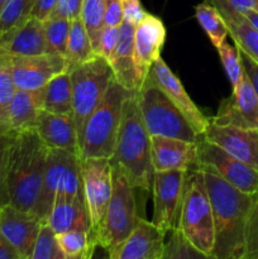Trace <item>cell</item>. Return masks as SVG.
Listing matches in <instances>:
<instances>
[{
  "mask_svg": "<svg viewBox=\"0 0 258 259\" xmlns=\"http://www.w3.org/2000/svg\"><path fill=\"white\" fill-rule=\"evenodd\" d=\"M0 211H2V207H0Z\"/></svg>",
  "mask_w": 258,
  "mask_h": 259,
  "instance_id": "50",
  "label": "cell"
},
{
  "mask_svg": "<svg viewBox=\"0 0 258 259\" xmlns=\"http://www.w3.org/2000/svg\"><path fill=\"white\" fill-rule=\"evenodd\" d=\"M40 110V90L25 91L17 89L8 106L7 123L14 131L35 129Z\"/></svg>",
  "mask_w": 258,
  "mask_h": 259,
  "instance_id": "26",
  "label": "cell"
},
{
  "mask_svg": "<svg viewBox=\"0 0 258 259\" xmlns=\"http://www.w3.org/2000/svg\"><path fill=\"white\" fill-rule=\"evenodd\" d=\"M40 109L72 115V85L68 71L56 75L40 89Z\"/></svg>",
  "mask_w": 258,
  "mask_h": 259,
  "instance_id": "27",
  "label": "cell"
},
{
  "mask_svg": "<svg viewBox=\"0 0 258 259\" xmlns=\"http://www.w3.org/2000/svg\"><path fill=\"white\" fill-rule=\"evenodd\" d=\"M166 234L152 222L137 218L131 234L108 252L110 259H162Z\"/></svg>",
  "mask_w": 258,
  "mask_h": 259,
  "instance_id": "16",
  "label": "cell"
},
{
  "mask_svg": "<svg viewBox=\"0 0 258 259\" xmlns=\"http://www.w3.org/2000/svg\"><path fill=\"white\" fill-rule=\"evenodd\" d=\"M30 259H65L57 242V233L50 223L42 222Z\"/></svg>",
  "mask_w": 258,
  "mask_h": 259,
  "instance_id": "33",
  "label": "cell"
},
{
  "mask_svg": "<svg viewBox=\"0 0 258 259\" xmlns=\"http://www.w3.org/2000/svg\"><path fill=\"white\" fill-rule=\"evenodd\" d=\"M245 19L249 22V24L254 28L258 32V12L255 10H243V12H239Z\"/></svg>",
  "mask_w": 258,
  "mask_h": 259,
  "instance_id": "48",
  "label": "cell"
},
{
  "mask_svg": "<svg viewBox=\"0 0 258 259\" xmlns=\"http://www.w3.org/2000/svg\"><path fill=\"white\" fill-rule=\"evenodd\" d=\"M197 168L215 172L238 190L248 194L258 192V171L211 142L200 138L197 142Z\"/></svg>",
  "mask_w": 258,
  "mask_h": 259,
  "instance_id": "12",
  "label": "cell"
},
{
  "mask_svg": "<svg viewBox=\"0 0 258 259\" xmlns=\"http://www.w3.org/2000/svg\"><path fill=\"white\" fill-rule=\"evenodd\" d=\"M83 0H60L48 18H66V19H77L81 17Z\"/></svg>",
  "mask_w": 258,
  "mask_h": 259,
  "instance_id": "41",
  "label": "cell"
},
{
  "mask_svg": "<svg viewBox=\"0 0 258 259\" xmlns=\"http://www.w3.org/2000/svg\"><path fill=\"white\" fill-rule=\"evenodd\" d=\"M179 229L201 254L206 258L212 257L214 217L204 175L197 167L186 174Z\"/></svg>",
  "mask_w": 258,
  "mask_h": 259,
  "instance_id": "5",
  "label": "cell"
},
{
  "mask_svg": "<svg viewBox=\"0 0 258 259\" xmlns=\"http://www.w3.org/2000/svg\"><path fill=\"white\" fill-rule=\"evenodd\" d=\"M15 132L17 131H14L7 121H0V207L9 204L7 192V166L10 144Z\"/></svg>",
  "mask_w": 258,
  "mask_h": 259,
  "instance_id": "36",
  "label": "cell"
},
{
  "mask_svg": "<svg viewBox=\"0 0 258 259\" xmlns=\"http://www.w3.org/2000/svg\"><path fill=\"white\" fill-rule=\"evenodd\" d=\"M47 222L57 234L68 230L90 232V220L83 196L57 195Z\"/></svg>",
  "mask_w": 258,
  "mask_h": 259,
  "instance_id": "24",
  "label": "cell"
},
{
  "mask_svg": "<svg viewBox=\"0 0 258 259\" xmlns=\"http://www.w3.org/2000/svg\"><path fill=\"white\" fill-rule=\"evenodd\" d=\"M81 175L83 199L90 220V235L98 245L96 238L99 228L113 192V171L110 159L99 157L81 159Z\"/></svg>",
  "mask_w": 258,
  "mask_h": 259,
  "instance_id": "10",
  "label": "cell"
},
{
  "mask_svg": "<svg viewBox=\"0 0 258 259\" xmlns=\"http://www.w3.org/2000/svg\"><path fill=\"white\" fill-rule=\"evenodd\" d=\"M5 2H7V0H0V12H2V9H3V7H4V4H5Z\"/></svg>",
  "mask_w": 258,
  "mask_h": 259,
  "instance_id": "49",
  "label": "cell"
},
{
  "mask_svg": "<svg viewBox=\"0 0 258 259\" xmlns=\"http://www.w3.org/2000/svg\"><path fill=\"white\" fill-rule=\"evenodd\" d=\"M148 77L153 80L166 93V95L171 99L172 103L180 109L185 118L189 120L194 131L201 137L206 131L209 118L205 116L201 113V110L197 108L196 104L192 101L189 94L186 93L180 78L172 72L171 68L167 66V63L164 62L161 56L152 65Z\"/></svg>",
  "mask_w": 258,
  "mask_h": 259,
  "instance_id": "17",
  "label": "cell"
},
{
  "mask_svg": "<svg viewBox=\"0 0 258 259\" xmlns=\"http://www.w3.org/2000/svg\"><path fill=\"white\" fill-rule=\"evenodd\" d=\"M0 259H22L15 248L0 233Z\"/></svg>",
  "mask_w": 258,
  "mask_h": 259,
  "instance_id": "46",
  "label": "cell"
},
{
  "mask_svg": "<svg viewBox=\"0 0 258 259\" xmlns=\"http://www.w3.org/2000/svg\"><path fill=\"white\" fill-rule=\"evenodd\" d=\"M48 53L43 22L29 17L17 27L0 34V55L25 57Z\"/></svg>",
  "mask_w": 258,
  "mask_h": 259,
  "instance_id": "21",
  "label": "cell"
},
{
  "mask_svg": "<svg viewBox=\"0 0 258 259\" xmlns=\"http://www.w3.org/2000/svg\"><path fill=\"white\" fill-rule=\"evenodd\" d=\"M72 85V116L78 132V141L85 121L105 95L114 73L108 60L95 55L68 71Z\"/></svg>",
  "mask_w": 258,
  "mask_h": 259,
  "instance_id": "9",
  "label": "cell"
},
{
  "mask_svg": "<svg viewBox=\"0 0 258 259\" xmlns=\"http://www.w3.org/2000/svg\"><path fill=\"white\" fill-rule=\"evenodd\" d=\"M201 138L217 144L230 156L258 171V129L219 124L209 118Z\"/></svg>",
  "mask_w": 258,
  "mask_h": 259,
  "instance_id": "13",
  "label": "cell"
},
{
  "mask_svg": "<svg viewBox=\"0 0 258 259\" xmlns=\"http://www.w3.org/2000/svg\"><path fill=\"white\" fill-rule=\"evenodd\" d=\"M121 9H123V20L133 25L138 24L147 14L141 0H121Z\"/></svg>",
  "mask_w": 258,
  "mask_h": 259,
  "instance_id": "43",
  "label": "cell"
},
{
  "mask_svg": "<svg viewBox=\"0 0 258 259\" xmlns=\"http://www.w3.org/2000/svg\"><path fill=\"white\" fill-rule=\"evenodd\" d=\"M110 161L123 169L134 190L152 191L154 168L152 164L151 136L142 119L137 93L132 94L124 101L114 154Z\"/></svg>",
  "mask_w": 258,
  "mask_h": 259,
  "instance_id": "3",
  "label": "cell"
},
{
  "mask_svg": "<svg viewBox=\"0 0 258 259\" xmlns=\"http://www.w3.org/2000/svg\"><path fill=\"white\" fill-rule=\"evenodd\" d=\"M81 20L88 30L94 52L98 55L99 40L104 29V0H83Z\"/></svg>",
  "mask_w": 258,
  "mask_h": 259,
  "instance_id": "31",
  "label": "cell"
},
{
  "mask_svg": "<svg viewBox=\"0 0 258 259\" xmlns=\"http://www.w3.org/2000/svg\"><path fill=\"white\" fill-rule=\"evenodd\" d=\"M111 171L113 192L96 238L99 247L106 252H110L131 234L138 218L136 190L118 164L111 163Z\"/></svg>",
  "mask_w": 258,
  "mask_h": 259,
  "instance_id": "7",
  "label": "cell"
},
{
  "mask_svg": "<svg viewBox=\"0 0 258 259\" xmlns=\"http://www.w3.org/2000/svg\"><path fill=\"white\" fill-rule=\"evenodd\" d=\"M244 259H258V194L255 195L245 228Z\"/></svg>",
  "mask_w": 258,
  "mask_h": 259,
  "instance_id": "39",
  "label": "cell"
},
{
  "mask_svg": "<svg viewBox=\"0 0 258 259\" xmlns=\"http://www.w3.org/2000/svg\"><path fill=\"white\" fill-rule=\"evenodd\" d=\"M154 171H190L197 167V142L151 136Z\"/></svg>",
  "mask_w": 258,
  "mask_h": 259,
  "instance_id": "20",
  "label": "cell"
},
{
  "mask_svg": "<svg viewBox=\"0 0 258 259\" xmlns=\"http://www.w3.org/2000/svg\"><path fill=\"white\" fill-rule=\"evenodd\" d=\"M35 131L48 148L80 152L78 132L71 114L51 113L40 109L38 111Z\"/></svg>",
  "mask_w": 258,
  "mask_h": 259,
  "instance_id": "22",
  "label": "cell"
},
{
  "mask_svg": "<svg viewBox=\"0 0 258 259\" xmlns=\"http://www.w3.org/2000/svg\"><path fill=\"white\" fill-rule=\"evenodd\" d=\"M224 18L229 35L242 52L258 62V32L238 10L225 4L223 0H211Z\"/></svg>",
  "mask_w": 258,
  "mask_h": 259,
  "instance_id": "25",
  "label": "cell"
},
{
  "mask_svg": "<svg viewBox=\"0 0 258 259\" xmlns=\"http://www.w3.org/2000/svg\"><path fill=\"white\" fill-rule=\"evenodd\" d=\"M15 83L10 68V57L0 55V121H7L8 106L14 95Z\"/></svg>",
  "mask_w": 258,
  "mask_h": 259,
  "instance_id": "38",
  "label": "cell"
},
{
  "mask_svg": "<svg viewBox=\"0 0 258 259\" xmlns=\"http://www.w3.org/2000/svg\"><path fill=\"white\" fill-rule=\"evenodd\" d=\"M169 239L164 240V249L162 259H190V258H206L199 252L187 238L182 234L180 229H175L167 233Z\"/></svg>",
  "mask_w": 258,
  "mask_h": 259,
  "instance_id": "35",
  "label": "cell"
},
{
  "mask_svg": "<svg viewBox=\"0 0 258 259\" xmlns=\"http://www.w3.org/2000/svg\"><path fill=\"white\" fill-rule=\"evenodd\" d=\"M48 147L35 129L15 132L7 166L9 205L34 214L42 187Z\"/></svg>",
  "mask_w": 258,
  "mask_h": 259,
  "instance_id": "2",
  "label": "cell"
},
{
  "mask_svg": "<svg viewBox=\"0 0 258 259\" xmlns=\"http://www.w3.org/2000/svg\"><path fill=\"white\" fill-rule=\"evenodd\" d=\"M195 17L215 48H219L229 37V29L222 13L211 2L200 3L195 8Z\"/></svg>",
  "mask_w": 258,
  "mask_h": 259,
  "instance_id": "29",
  "label": "cell"
},
{
  "mask_svg": "<svg viewBox=\"0 0 258 259\" xmlns=\"http://www.w3.org/2000/svg\"><path fill=\"white\" fill-rule=\"evenodd\" d=\"M119 33H120V27H104L103 32H101L98 55L103 56L105 60H108V62L118 45Z\"/></svg>",
  "mask_w": 258,
  "mask_h": 259,
  "instance_id": "40",
  "label": "cell"
},
{
  "mask_svg": "<svg viewBox=\"0 0 258 259\" xmlns=\"http://www.w3.org/2000/svg\"><path fill=\"white\" fill-rule=\"evenodd\" d=\"M123 23L121 0H104V25L120 27Z\"/></svg>",
  "mask_w": 258,
  "mask_h": 259,
  "instance_id": "42",
  "label": "cell"
},
{
  "mask_svg": "<svg viewBox=\"0 0 258 259\" xmlns=\"http://www.w3.org/2000/svg\"><path fill=\"white\" fill-rule=\"evenodd\" d=\"M164 40L166 27L163 22L156 15L147 13L134 28V65L139 89L148 77L154 61L161 56Z\"/></svg>",
  "mask_w": 258,
  "mask_h": 259,
  "instance_id": "15",
  "label": "cell"
},
{
  "mask_svg": "<svg viewBox=\"0 0 258 259\" xmlns=\"http://www.w3.org/2000/svg\"><path fill=\"white\" fill-rule=\"evenodd\" d=\"M42 220L35 214L5 205L0 211V233L22 259H30Z\"/></svg>",
  "mask_w": 258,
  "mask_h": 259,
  "instance_id": "19",
  "label": "cell"
},
{
  "mask_svg": "<svg viewBox=\"0 0 258 259\" xmlns=\"http://www.w3.org/2000/svg\"><path fill=\"white\" fill-rule=\"evenodd\" d=\"M58 2L60 0H35V4L33 7L30 17H34L43 22V20H46L50 17V14L55 9L56 5L58 4Z\"/></svg>",
  "mask_w": 258,
  "mask_h": 259,
  "instance_id": "45",
  "label": "cell"
},
{
  "mask_svg": "<svg viewBox=\"0 0 258 259\" xmlns=\"http://www.w3.org/2000/svg\"><path fill=\"white\" fill-rule=\"evenodd\" d=\"M34 4L35 0H7L0 12V34L28 19Z\"/></svg>",
  "mask_w": 258,
  "mask_h": 259,
  "instance_id": "34",
  "label": "cell"
},
{
  "mask_svg": "<svg viewBox=\"0 0 258 259\" xmlns=\"http://www.w3.org/2000/svg\"><path fill=\"white\" fill-rule=\"evenodd\" d=\"M132 94H134L133 91L126 90L113 78L105 95L83 124L80 137V159L94 157L111 159L120 125L124 101Z\"/></svg>",
  "mask_w": 258,
  "mask_h": 259,
  "instance_id": "4",
  "label": "cell"
},
{
  "mask_svg": "<svg viewBox=\"0 0 258 259\" xmlns=\"http://www.w3.org/2000/svg\"><path fill=\"white\" fill-rule=\"evenodd\" d=\"M218 53H219V57L222 60L225 73H227L228 78H229L230 83H232V88H237L238 83L242 80L243 75H244L242 60H240L239 48L237 46H232L225 40L218 48Z\"/></svg>",
  "mask_w": 258,
  "mask_h": 259,
  "instance_id": "37",
  "label": "cell"
},
{
  "mask_svg": "<svg viewBox=\"0 0 258 259\" xmlns=\"http://www.w3.org/2000/svg\"><path fill=\"white\" fill-rule=\"evenodd\" d=\"M201 169L214 217L212 259H244L245 228L255 195L243 192L206 168Z\"/></svg>",
  "mask_w": 258,
  "mask_h": 259,
  "instance_id": "1",
  "label": "cell"
},
{
  "mask_svg": "<svg viewBox=\"0 0 258 259\" xmlns=\"http://www.w3.org/2000/svg\"><path fill=\"white\" fill-rule=\"evenodd\" d=\"M186 174L185 171H154L152 223L166 235L179 229Z\"/></svg>",
  "mask_w": 258,
  "mask_h": 259,
  "instance_id": "11",
  "label": "cell"
},
{
  "mask_svg": "<svg viewBox=\"0 0 258 259\" xmlns=\"http://www.w3.org/2000/svg\"><path fill=\"white\" fill-rule=\"evenodd\" d=\"M57 242L65 259H89L93 257L96 243L86 230H68L58 233Z\"/></svg>",
  "mask_w": 258,
  "mask_h": 259,
  "instance_id": "30",
  "label": "cell"
},
{
  "mask_svg": "<svg viewBox=\"0 0 258 259\" xmlns=\"http://www.w3.org/2000/svg\"><path fill=\"white\" fill-rule=\"evenodd\" d=\"M10 68L15 88L37 91L58 73L67 71L65 56L43 53L25 57H10Z\"/></svg>",
  "mask_w": 258,
  "mask_h": 259,
  "instance_id": "14",
  "label": "cell"
},
{
  "mask_svg": "<svg viewBox=\"0 0 258 259\" xmlns=\"http://www.w3.org/2000/svg\"><path fill=\"white\" fill-rule=\"evenodd\" d=\"M240 52V60H242L243 70H244L245 75L249 78L250 83H252L253 89H254L255 94L258 96V62H255L254 60L249 57L248 55H245L244 52L239 50Z\"/></svg>",
  "mask_w": 258,
  "mask_h": 259,
  "instance_id": "44",
  "label": "cell"
},
{
  "mask_svg": "<svg viewBox=\"0 0 258 259\" xmlns=\"http://www.w3.org/2000/svg\"><path fill=\"white\" fill-rule=\"evenodd\" d=\"M134 28L136 25L123 20L115 51L109 63L113 70L114 78L129 91L137 93L139 89L134 65Z\"/></svg>",
  "mask_w": 258,
  "mask_h": 259,
  "instance_id": "23",
  "label": "cell"
},
{
  "mask_svg": "<svg viewBox=\"0 0 258 259\" xmlns=\"http://www.w3.org/2000/svg\"><path fill=\"white\" fill-rule=\"evenodd\" d=\"M223 2L238 12H243V10L258 12V0H223Z\"/></svg>",
  "mask_w": 258,
  "mask_h": 259,
  "instance_id": "47",
  "label": "cell"
},
{
  "mask_svg": "<svg viewBox=\"0 0 258 259\" xmlns=\"http://www.w3.org/2000/svg\"><path fill=\"white\" fill-rule=\"evenodd\" d=\"M57 195L83 196L81 159L75 152L48 148L45 176L34 210L42 222L48 219Z\"/></svg>",
  "mask_w": 258,
  "mask_h": 259,
  "instance_id": "8",
  "label": "cell"
},
{
  "mask_svg": "<svg viewBox=\"0 0 258 259\" xmlns=\"http://www.w3.org/2000/svg\"><path fill=\"white\" fill-rule=\"evenodd\" d=\"M137 100L149 136L189 142H199L201 138L166 93L149 77L137 91Z\"/></svg>",
  "mask_w": 258,
  "mask_h": 259,
  "instance_id": "6",
  "label": "cell"
},
{
  "mask_svg": "<svg viewBox=\"0 0 258 259\" xmlns=\"http://www.w3.org/2000/svg\"><path fill=\"white\" fill-rule=\"evenodd\" d=\"M95 55L96 53L94 52L88 30H86L81 18L71 20L65 55L67 71L72 70L76 66L85 62V61H88L89 58Z\"/></svg>",
  "mask_w": 258,
  "mask_h": 259,
  "instance_id": "28",
  "label": "cell"
},
{
  "mask_svg": "<svg viewBox=\"0 0 258 259\" xmlns=\"http://www.w3.org/2000/svg\"><path fill=\"white\" fill-rule=\"evenodd\" d=\"M70 24L71 20L66 18H47L43 20L48 53H57L61 56L66 55Z\"/></svg>",
  "mask_w": 258,
  "mask_h": 259,
  "instance_id": "32",
  "label": "cell"
},
{
  "mask_svg": "<svg viewBox=\"0 0 258 259\" xmlns=\"http://www.w3.org/2000/svg\"><path fill=\"white\" fill-rule=\"evenodd\" d=\"M211 119L219 124L258 129V96L245 72L232 95L220 103L217 115Z\"/></svg>",
  "mask_w": 258,
  "mask_h": 259,
  "instance_id": "18",
  "label": "cell"
}]
</instances>
